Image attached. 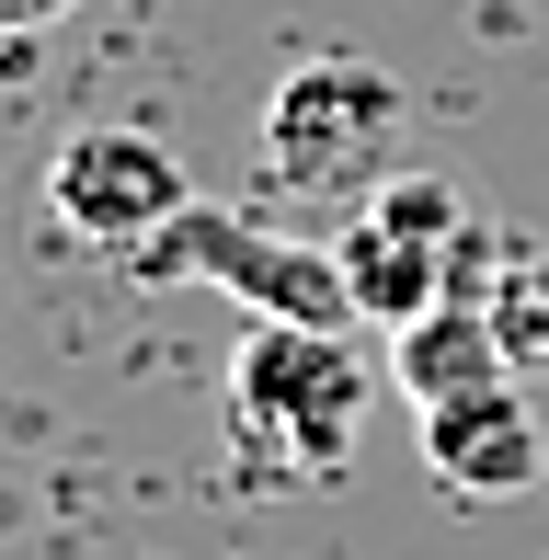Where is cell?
I'll list each match as a JSON object with an SVG mask.
<instances>
[{
  "label": "cell",
  "instance_id": "6da1fadb",
  "mask_svg": "<svg viewBox=\"0 0 549 560\" xmlns=\"http://www.w3.org/2000/svg\"><path fill=\"white\" fill-rule=\"evenodd\" d=\"M366 400H378V366L355 354V332L253 320L230 343V469L241 480H332V469H355Z\"/></svg>",
  "mask_w": 549,
  "mask_h": 560
},
{
  "label": "cell",
  "instance_id": "7a4b0ae2",
  "mask_svg": "<svg viewBox=\"0 0 549 560\" xmlns=\"http://www.w3.org/2000/svg\"><path fill=\"white\" fill-rule=\"evenodd\" d=\"M401 126H412V104L378 58H297L253 126V161L297 207H366L401 161Z\"/></svg>",
  "mask_w": 549,
  "mask_h": 560
},
{
  "label": "cell",
  "instance_id": "3957f363",
  "mask_svg": "<svg viewBox=\"0 0 549 560\" xmlns=\"http://www.w3.org/2000/svg\"><path fill=\"white\" fill-rule=\"evenodd\" d=\"M138 287H230L253 320H320V332H355V287H343V252L309 229H264L253 207H218L195 195L172 229H149L127 252Z\"/></svg>",
  "mask_w": 549,
  "mask_h": 560
},
{
  "label": "cell",
  "instance_id": "277c9868",
  "mask_svg": "<svg viewBox=\"0 0 549 560\" xmlns=\"http://www.w3.org/2000/svg\"><path fill=\"white\" fill-rule=\"evenodd\" d=\"M469 241H481V218H469V195L446 184V172H389V184L366 195V207H343V229H332L355 320H378V332L423 320L446 287H458Z\"/></svg>",
  "mask_w": 549,
  "mask_h": 560
},
{
  "label": "cell",
  "instance_id": "5b68a950",
  "mask_svg": "<svg viewBox=\"0 0 549 560\" xmlns=\"http://www.w3.org/2000/svg\"><path fill=\"white\" fill-rule=\"evenodd\" d=\"M195 207L184 161H172V138H149V126H69L58 149H46V218L69 229L81 252H127L149 229H172Z\"/></svg>",
  "mask_w": 549,
  "mask_h": 560
},
{
  "label": "cell",
  "instance_id": "8992f818",
  "mask_svg": "<svg viewBox=\"0 0 549 560\" xmlns=\"http://www.w3.org/2000/svg\"><path fill=\"white\" fill-rule=\"evenodd\" d=\"M492 229L481 241L458 252V287L435 298V310L423 320H401V332H389V389L412 400H458V389H492V377H515V354H504V332H492Z\"/></svg>",
  "mask_w": 549,
  "mask_h": 560
},
{
  "label": "cell",
  "instance_id": "52a82bcc",
  "mask_svg": "<svg viewBox=\"0 0 549 560\" xmlns=\"http://www.w3.org/2000/svg\"><path fill=\"white\" fill-rule=\"evenodd\" d=\"M423 469L446 480L458 503H504L549 469V435H538V400L515 377L492 389H458V400H423Z\"/></svg>",
  "mask_w": 549,
  "mask_h": 560
},
{
  "label": "cell",
  "instance_id": "ba28073f",
  "mask_svg": "<svg viewBox=\"0 0 549 560\" xmlns=\"http://www.w3.org/2000/svg\"><path fill=\"white\" fill-rule=\"evenodd\" d=\"M492 332H504V354H515V377H549V252H527V241H504L492 252Z\"/></svg>",
  "mask_w": 549,
  "mask_h": 560
},
{
  "label": "cell",
  "instance_id": "9c48e42d",
  "mask_svg": "<svg viewBox=\"0 0 549 560\" xmlns=\"http://www.w3.org/2000/svg\"><path fill=\"white\" fill-rule=\"evenodd\" d=\"M69 0H0V35H35V23H58Z\"/></svg>",
  "mask_w": 549,
  "mask_h": 560
}]
</instances>
